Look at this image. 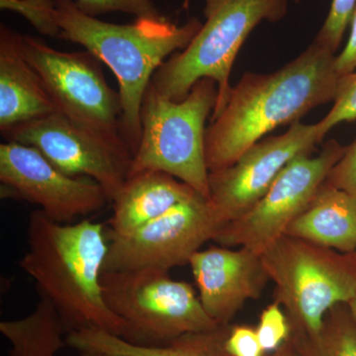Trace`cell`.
<instances>
[{"label": "cell", "instance_id": "4fadbf2b", "mask_svg": "<svg viewBox=\"0 0 356 356\" xmlns=\"http://www.w3.org/2000/svg\"><path fill=\"white\" fill-rule=\"evenodd\" d=\"M324 139L318 123L297 122L257 142L234 165L209 172L208 199L224 226L252 209L293 159L313 153Z\"/></svg>", "mask_w": 356, "mask_h": 356}, {"label": "cell", "instance_id": "8992f818", "mask_svg": "<svg viewBox=\"0 0 356 356\" xmlns=\"http://www.w3.org/2000/svg\"><path fill=\"white\" fill-rule=\"evenodd\" d=\"M217 84L203 79L181 102H173L149 84L142 104V135L130 173L158 170L209 197L205 123L216 106Z\"/></svg>", "mask_w": 356, "mask_h": 356}, {"label": "cell", "instance_id": "484cf974", "mask_svg": "<svg viewBox=\"0 0 356 356\" xmlns=\"http://www.w3.org/2000/svg\"><path fill=\"white\" fill-rule=\"evenodd\" d=\"M324 184L341 189L356 198V139L346 146L343 156L332 168Z\"/></svg>", "mask_w": 356, "mask_h": 356}, {"label": "cell", "instance_id": "277c9868", "mask_svg": "<svg viewBox=\"0 0 356 356\" xmlns=\"http://www.w3.org/2000/svg\"><path fill=\"white\" fill-rule=\"evenodd\" d=\"M206 21L186 48L168 58L151 84L173 102H181L198 81L217 84L216 106L211 120L228 102L229 74L248 35L262 21L275 23L287 14L288 0H204Z\"/></svg>", "mask_w": 356, "mask_h": 356}, {"label": "cell", "instance_id": "ac0fdd59", "mask_svg": "<svg viewBox=\"0 0 356 356\" xmlns=\"http://www.w3.org/2000/svg\"><path fill=\"white\" fill-rule=\"evenodd\" d=\"M231 324L209 331L189 332L159 346H137L102 330H81L67 337V346L110 356H231L226 350Z\"/></svg>", "mask_w": 356, "mask_h": 356}, {"label": "cell", "instance_id": "f546056e", "mask_svg": "<svg viewBox=\"0 0 356 356\" xmlns=\"http://www.w3.org/2000/svg\"><path fill=\"white\" fill-rule=\"evenodd\" d=\"M77 356H110V355H104V353H97V351L83 350V351H79V355Z\"/></svg>", "mask_w": 356, "mask_h": 356}, {"label": "cell", "instance_id": "52a82bcc", "mask_svg": "<svg viewBox=\"0 0 356 356\" xmlns=\"http://www.w3.org/2000/svg\"><path fill=\"white\" fill-rule=\"evenodd\" d=\"M156 268L103 271V296L124 325L122 339L144 346H163L189 332L219 327L204 310L191 283Z\"/></svg>", "mask_w": 356, "mask_h": 356}, {"label": "cell", "instance_id": "d6986e66", "mask_svg": "<svg viewBox=\"0 0 356 356\" xmlns=\"http://www.w3.org/2000/svg\"><path fill=\"white\" fill-rule=\"evenodd\" d=\"M0 332L11 344L9 356H56L70 334L57 307L43 295L27 317L2 321Z\"/></svg>", "mask_w": 356, "mask_h": 356}, {"label": "cell", "instance_id": "9c48e42d", "mask_svg": "<svg viewBox=\"0 0 356 356\" xmlns=\"http://www.w3.org/2000/svg\"><path fill=\"white\" fill-rule=\"evenodd\" d=\"M346 146L330 140L317 156L293 159L268 191L243 216L225 225L214 242L222 247L247 248L261 254L316 197Z\"/></svg>", "mask_w": 356, "mask_h": 356}, {"label": "cell", "instance_id": "f1b7e54d", "mask_svg": "<svg viewBox=\"0 0 356 356\" xmlns=\"http://www.w3.org/2000/svg\"><path fill=\"white\" fill-rule=\"evenodd\" d=\"M348 305L350 307L351 315H353V320H355L356 324V294L355 295V297L350 300V302Z\"/></svg>", "mask_w": 356, "mask_h": 356}, {"label": "cell", "instance_id": "7a4b0ae2", "mask_svg": "<svg viewBox=\"0 0 356 356\" xmlns=\"http://www.w3.org/2000/svg\"><path fill=\"white\" fill-rule=\"evenodd\" d=\"M336 54L317 42L270 74L245 72L205 133L211 172L228 168L266 134L292 125L320 105L334 102L339 76Z\"/></svg>", "mask_w": 356, "mask_h": 356}, {"label": "cell", "instance_id": "83f0119b", "mask_svg": "<svg viewBox=\"0 0 356 356\" xmlns=\"http://www.w3.org/2000/svg\"><path fill=\"white\" fill-rule=\"evenodd\" d=\"M266 356H300L298 351L295 348L294 344L292 343V341H289L287 343L283 344L282 346L276 351H274L273 353H269Z\"/></svg>", "mask_w": 356, "mask_h": 356}, {"label": "cell", "instance_id": "4dcf8cb0", "mask_svg": "<svg viewBox=\"0 0 356 356\" xmlns=\"http://www.w3.org/2000/svg\"><path fill=\"white\" fill-rule=\"evenodd\" d=\"M293 1L296 2V3H298V2L301 1V0H293Z\"/></svg>", "mask_w": 356, "mask_h": 356}, {"label": "cell", "instance_id": "30bf717a", "mask_svg": "<svg viewBox=\"0 0 356 356\" xmlns=\"http://www.w3.org/2000/svg\"><path fill=\"white\" fill-rule=\"evenodd\" d=\"M222 227L209 199L197 193L127 235H107L109 250L103 271L149 267L170 271L189 264Z\"/></svg>", "mask_w": 356, "mask_h": 356}, {"label": "cell", "instance_id": "8fae6325", "mask_svg": "<svg viewBox=\"0 0 356 356\" xmlns=\"http://www.w3.org/2000/svg\"><path fill=\"white\" fill-rule=\"evenodd\" d=\"M6 140L38 149L70 177L92 178L113 200L125 184L133 153L126 144L112 142L55 112L2 134Z\"/></svg>", "mask_w": 356, "mask_h": 356}, {"label": "cell", "instance_id": "7402d4cb", "mask_svg": "<svg viewBox=\"0 0 356 356\" xmlns=\"http://www.w3.org/2000/svg\"><path fill=\"white\" fill-rule=\"evenodd\" d=\"M356 120V70L339 76L334 105L329 113L318 122L321 133L325 137L332 128L343 122Z\"/></svg>", "mask_w": 356, "mask_h": 356}, {"label": "cell", "instance_id": "7c38bea8", "mask_svg": "<svg viewBox=\"0 0 356 356\" xmlns=\"http://www.w3.org/2000/svg\"><path fill=\"white\" fill-rule=\"evenodd\" d=\"M0 182L2 198L38 205L60 224L98 212L110 202L92 178L65 175L38 149L11 140L0 145Z\"/></svg>", "mask_w": 356, "mask_h": 356}, {"label": "cell", "instance_id": "cb8c5ba5", "mask_svg": "<svg viewBox=\"0 0 356 356\" xmlns=\"http://www.w3.org/2000/svg\"><path fill=\"white\" fill-rule=\"evenodd\" d=\"M76 3L83 13L93 17L109 13L130 14L136 18H159L163 16L153 0H76Z\"/></svg>", "mask_w": 356, "mask_h": 356}, {"label": "cell", "instance_id": "9a60e30c", "mask_svg": "<svg viewBox=\"0 0 356 356\" xmlns=\"http://www.w3.org/2000/svg\"><path fill=\"white\" fill-rule=\"evenodd\" d=\"M19 33L0 25V130L58 112L38 72L21 50Z\"/></svg>", "mask_w": 356, "mask_h": 356}, {"label": "cell", "instance_id": "44dd1931", "mask_svg": "<svg viewBox=\"0 0 356 356\" xmlns=\"http://www.w3.org/2000/svg\"><path fill=\"white\" fill-rule=\"evenodd\" d=\"M257 329L259 343L266 355L280 350L289 341L291 327L286 314L278 302L273 301L262 310Z\"/></svg>", "mask_w": 356, "mask_h": 356}, {"label": "cell", "instance_id": "2e32d148", "mask_svg": "<svg viewBox=\"0 0 356 356\" xmlns=\"http://www.w3.org/2000/svg\"><path fill=\"white\" fill-rule=\"evenodd\" d=\"M197 193L168 173L144 170L129 175L111 201L113 213L107 235H127Z\"/></svg>", "mask_w": 356, "mask_h": 356}, {"label": "cell", "instance_id": "d4e9b609", "mask_svg": "<svg viewBox=\"0 0 356 356\" xmlns=\"http://www.w3.org/2000/svg\"><path fill=\"white\" fill-rule=\"evenodd\" d=\"M231 356H266L257 336V329L248 325H231L226 343Z\"/></svg>", "mask_w": 356, "mask_h": 356}, {"label": "cell", "instance_id": "5bb4252c", "mask_svg": "<svg viewBox=\"0 0 356 356\" xmlns=\"http://www.w3.org/2000/svg\"><path fill=\"white\" fill-rule=\"evenodd\" d=\"M188 264L204 310L219 325L231 324L270 282L261 254L247 248L210 247L192 255Z\"/></svg>", "mask_w": 356, "mask_h": 356}, {"label": "cell", "instance_id": "3957f363", "mask_svg": "<svg viewBox=\"0 0 356 356\" xmlns=\"http://www.w3.org/2000/svg\"><path fill=\"white\" fill-rule=\"evenodd\" d=\"M26 232L28 250L21 268L35 281L39 294L57 307L70 334L91 329L122 337L123 323L103 296L109 238L102 222L60 224L37 209Z\"/></svg>", "mask_w": 356, "mask_h": 356}, {"label": "cell", "instance_id": "ffe728a7", "mask_svg": "<svg viewBox=\"0 0 356 356\" xmlns=\"http://www.w3.org/2000/svg\"><path fill=\"white\" fill-rule=\"evenodd\" d=\"M290 341L300 356H356V324L348 304L327 312L320 331L291 334Z\"/></svg>", "mask_w": 356, "mask_h": 356}, {"label": "cell", "instance_id": "e0dca14e", "mask_svg": "<svg viewBox=\"0 0 356 356\" xmlns=\"http://www.w3.org/2000/svg\"><path fill=\"white\" fill-rule=\"evenodd\" d=\"M285 235L346 254L356 252V198L323 184L310 205L289 225Z\"/></svg>", "mask_w": 356, "mask_h": 356}, {"label": "cell", "instance_id": "ba28073f", "mask_svg": "<svg viewBox=\"0 0 356 356\" xmlns=\"http://www.w3.org/2000/svg\"><path fill=\"white\" fill-rule=\"evenodd\" d=\"M19 42L58 112L112 142L128 145L122 135L120 95L107 83L97 58L88 51L56 50L28 35L20 34Z\"/></svg>", "mask_w": 356, "mask_h": 356}, {"label": "cell", "instance_id": "4316f807", "mask_svg": "<svg viewBox=\"0 0 356 356\" xmlns=\"http://www.w3.org/2000/svg\"><path fill=\"white\" fill-rule=\"evenodd\" d=\"M336 69L339 76L356 70V8L350 21V33L348 43L336 58Z\"/></svg>", "mask_w": 356, "mask_h": 356}, {"label": "cell", "instance_id": "603a6c76", "mask_svg": "<svg viewBox=\"0 0 356 356\" xmlns=\"http://www.w3.org/2000/svg\"><path fill=\"white\" fill-rule=\"evenodd\" d=\"M355 8L356 0H332L329 14L314 41L336 54Z\"/></svg>", "mask_w": 356, "mask_h": 356}, {"label": "cell", "instance_id": "6da1fadb", "mask_svg": "<svg viewBox=\"0 0 356 356\" xmlns=\"http://www.w3.org/2000/svg\"><path fill=\"white\" fill-rule=\"evenodd\" d=\"M9 8L41 34L81 44L108 65L118 79L122 135L133 154L142 135L143 100L154 72L186 48L203 25L192 17L178 26L163 16L113 24L83 13L74 0H11Z\"/></svg>", "mask_w": 356, "mask_h": 356}, {"label": "cell", "instance_id": "5b68a950", "mask_svg": "<svg viewBox=\"0 0 356 356\" xmlns=\"http://www.w3.org/2000/svg\"><path fill=\"white\" fill-rule=\"evenodd\" d=\"M261 257L275 284L273 301L286 314L291 334H316L327 312L350 303L356 294V252L283 235Z\"/></svg>", "mask_w": 356, "mask_h": 356}]
</instances>
